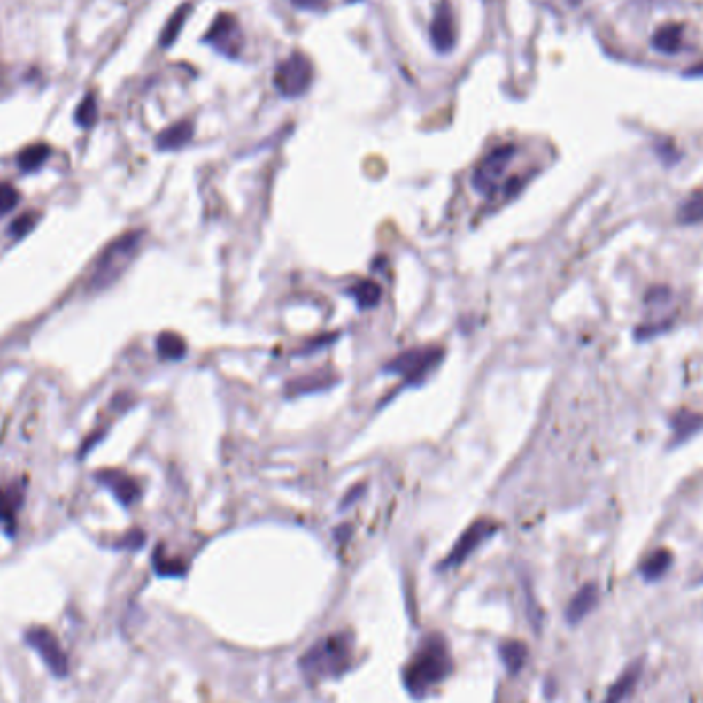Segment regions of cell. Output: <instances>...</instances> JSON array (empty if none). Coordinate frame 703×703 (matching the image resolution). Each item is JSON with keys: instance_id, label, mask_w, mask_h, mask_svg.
<instances>
[{"instance_id": "24", "label": "cell", "mask_w": 703, "mask_h": 703, "mask_svg": "<svg viewBox=\"0 0 703 703\" xmlns=\"http://www.w3.org/2000/svg\"><path fill=\"white\" fill-rule=\"evenodd\" d=\"M185 12H189V6H182V9H179L174 17H171V21L165 25V31H163V37H161L163 48H169L171 43L177 40L179 29H182L183 23H185Z\"/></svg>"}, {"instance_id": "20", "label": "cell", "mask_w": 703, "mask_h": 703, "mask_svg": "<svg viewBox=\"0 0 703 703\" xmlns=\"http://www.w3.org/2000/svg\"><path fill=\"white\" fill-rule=\"evenodd\" d=\"M670 564H673V553L667 552V549H658V552L648 555V560L642 564V576L650 580V583L661 580L667 574Z\"/></svg>"}, {"instance_id": "28", "label": "cell", "mask_w": 703, "mask_h": 703, "mask_svg": "<svg viewBox=\"0 0 703 703\" xmlns=\"http://www.w3.org/2000/svg\"><path fill=\"white\" fill-rule=\"evenodd\" d=\"M34 227H35V214L34 212H25V214L19 216L15 222H12L11 228H9V233H11V236H15V239H21V236L27 235Z\"/></svg>"}, {"instance_id": "9", "label": "cell", "mask_w": 703, "mask_h": 703, "mask_svg": "<svg viewBox=\"0 0 703 703\" xmlns=\"http://www.w3.org/2000/svg\"><path fill=\"white\" fill-rule=\"evenodd\" d=\"M208 43H212V46L219 50V52L227 54V56H236L241 50V29H239V23H236V19L233 15H228V12H222L214 19L212 27L204 37Z\"/></svg>"}, {"instance_id": "15", "label": "cell", "mask_w": 703, "mask_h": 703, "mask_svg": "<svg viewBox=\"0 0 703 703\" xmlns=\"http://www.w3.org/2000/svg\"><path fill=\"white\" fill-rule=\"evenodd\" d=\"M194 136V124L188 120L177 121V124L169 126L167 130H163L157 136V149L158 151H177L185 146Z\"/></svg>"}, {"instance_id": "17", "label": "cell", "mask_w": 703, "mask_h": 703, "mask_svg": "<svg viewBox=\"0 0 703 703\" xmlns=\"http://www.w3.org/2000/svg\"><path fill=\"white\" fill-rule=\"evenodd\" d=\"M500 658L504 662V667L508 668L510 675H519L522 667L527 664V658H529V648L527 644H522L519 640H510V642H504L500 644Z\"/></svg>"}, {"instance_id": "2", "label": "cell", "mask_w": 703, "mask_h": 703, "mask_svg": "<svg viewBox=\"0 0 703 703\" xmlns=\"http://www.w3.org/2000/svg\"><path fill=\"white\" fill-rule=\"evenodd\" d=\"M354 661V637L348 631L317 640L300 656V668L309 679L325 681L342 676Z\"/></svg>"}, {"instance_id": "7", "label": "cell", "mask_w": 703, "mask_h": 703, "mask_svg": "<svg viewBox=\"0 0 703 703\" xmlns=\"http://www.w3.org/2000/svg\"><path fill=\"white\" fill-rule=\"evenodd\" d=\"M440 358H443L440 348H413L393 358L385 367V373L401 375L407 382H418L436 367Z\"/></svg>"}, {"instance_id": "3", "label": "cell", "mask_w": 703, "mask_h": 703, "mask_svg": "<svg viewBox=\"0 0 703 703\" xmlns=\"http://www.w3.org/2000/svg\"><path fill=\"white\" fill-rule=\"evenodd\" d=\"M143 231H127L120 235L118 239H113L107 245L101 255L95 261L91 276H89V290L101 292L110 289L112 284H116L118 280L124 276L127 266L132 264L134 258L138 255L140 243H143Z\"/></svg>"}, {"instance_id": "19", "label": "cell", "mask_w": 703, "mask_h": 703, "mask_svg": "<svg viewBox=\"0 0 703 703\" xmlns=\"http://www.w3.org/2000/svg\"><path fill=\"white\" fill-rule=\"evenodd\" d=\"M348 294L356 300L358 309H373V306L379 305V300L382 297V290L379 284L368 282V280H360L354 286H350Z\"/></svg>"}, {"instance_id": "5", "label": "cell", "mask_w": 703, "mask_h": 703, "mask_svg": "<svg viewBox=\"0 0 703 703\" xmlns=\"http://www.w3.org/2000/svg\"><path fill=\"white\" fill-rule=\"evenodd\" d=\"M313 82V64L309 56L303 52H294L289 58L278 64L274 73V85L282 97L297 99L309 91Z\"/></svg>"}, {"instance_id": "27", "label": "cell", "mask_w": 703, "mask_h": 703, "mask_svg": "<svg viewBox=\"0 0 703 703\" xmlns=\"http://www.w3.org/2000/svg\"><path fill=\"white\" fill-rule=\"evenodd\" d=\"M152 564H155V570L158 576H183L185 568L182 564H175V561L163 560L161 553L157 552L155 558H152Z\"/></svg>"}, {"instance_id": "1", "label": "cell", "mask_w": 703, "mask_h": 703, "mask_svg": "<svg viewBox=\"0 0 703 703\" xmlns=\"http://www.w3.org/2000/svg\"><path fill=\"white\" fill-rule=\"evenodd\" d=\"M452 656L443 634H428L404 668V685L412 698L424 699L452 675Z\"/></svg>"}, {"instance_id": "23", "label": "cell", "mask_w": 703, "mask_h": 703, "mask_svg": "<svg viewBox=\"0 0 703 703\" xmlns=\"http://www.w3.org/2000/svg\"><path fill=\"white\" fill-rule=\"evenodd\" d=\"M676 219H679L681 225H698V222H703V188L693 191V194L681 204Z\"/></svg>"}, {"instance_id": "30", "label": "cell", "mask_w": 703, "mask_h": 703, "mask_svg": "<svg viewBox=\"0 0 703 703\" xmlns=\"http://www.w3.org/2000/svg\"><path fill=\"white\" fill-rule=\"evenodd\" d=\"M348 3H360V0H348Z\"/></svg>"}, {"instance_id": "11", "label": "cell", "mask_w": 703, "mask_h": 703, "mask_svg": "<svg viewBox=\"0 0 703 703\" xmlns=\"http://www.w3.org/2000/svg\"><path fill=\"white\" fill-rule=\"evenodd\" d=\"M95 479L101 485H105L107 490H112V494L118 498V502L121 506H132L134 502L140 498V488L136 483V479L127 475L124 471H116V469H105V471H99Z\"/></svg>"}, {"instance_id": "8", "label": "cell", "mask_w": 703, "mask_h": 703, "mask_svg": "<svg viewBox=\"0 0 703 703\" xmlns=\"http://www.w3.org/2000/svg\"><path fill=\"white\" fill-rule=\"evenodd\" d=\"M498 530V525L494 521L482 519L475 521L473 525L465 530V533L459 537V541L455 543V547L451 549V553L446 555V560L443 561V568H457L461 566L469 555L475 552V549L482 545L483 541H488L491 535Z\"/></svg>"}, {"instance_id": "10", "label": "cell", "mask_w": 703, "mask_h": 703, "mask_svg": "<svg viewBox=\"0 0 703 703\" xmlns=\"http://www.w3.org/2000/svg\"><path fill=\"white\" fill-rule=\"evenodd\" d=\"M430 37H432L434 48H436L440 54L451 52V50L455 48V42H457L455 15H452L449 0H440L436 11H434V19L430 25Z\"/></svg>"}, {"instance_id": "18", "label": "cell", "mask_w": 703, "mask_h": 703, "mask_svg": "<svg viewBox=\"0 0 703 703\" xmlns=\"http://www.w3.org/2000/svg\"><path fill=\"white\" fill-rule=\"evenodd\" d=\"M670 426H673V446H676L685 443V440L691 438L699 428H703V415L691 412L676 413L673 421H670Z\"/></svg>"}, {"instance_id": "26", "label": "cell", "mask_w": 703, "mask_h": 703, "mask_svg": "<svg viewBox=\"0 0 703 703\" xmlns=\"http://www.w3.org/2000/svg\"><path fill=\"white\" fill-rule=\"evenodd\" d=\"M19 191L9 183H0V219L15 210L19 204Z\"/></svg>"}, {"instance_id": "13", "label": "cell", "mask_w": 703, "mask_h": 703, "mask_svg": "<svg viewBox=\"0 0 703 703\" xmlns=\"http://www.w3.org/2000/svg\"><path fill=\"white\" fill-rule=\"evenodd\" d=\"M599 603V588L597 584H586L574 594L566 611V619L570 625H578Z\"/></svg>"}, {"instance_id": "29", "label": "cell", "mask_w": 703, "mask_h": 703, "mask_svg": "<svg viewBox=\"0 0 703 703\" xmlns=\"http://www.w3.org/2000/svg\"><path fill=\"white\" fill-rule=\"evenodd\" d=\"M290 3L303 11H323L329 4V0H290Z\"/></svg>"}, {"instance_id": "16", "label": "cell", "mask_w": 703, "mask_h": 703, "mask_svg": "<svg viewBox=\"0 0 703 703\" xmlns=\"http://www.w3.org/2000/svg\"><path fill=\"white\" fill-rule=\"evenodd\" d=\"M681 43H683V27L675 23L661 25V27L656 29V34L652 35V46L662 54L679 52Z\"/></svg>"}, {"instance_id": "14", "label": "cell", "mask_w": 703, "mask_h": 703, "mask_svg": "<svg viewBox=\"0 0 703 703\" xmlns=\"http://www.w3.org/2000/svg\"><path fill=\"white\" fill-rule=\"evenodd\" d=\"M642 676V661H636L631 662L628 668L623 670L622 676L613 683L609 693H606V698L603 703H623L625 699L630 698L631 693H634V689L637 685V681H640Z\"/></svg>"}, {"instance_id": "25", "label": "cell", "mask_w": 703, "mask_h": 703, "mask_svg": "<svg viewBox=\"0 0 703 703\" xmlns=\"http://www.w3.org/2000/svg\"><path fill=\"white\" fill-rule=\"evenodd\" d=\"M95 120H97V104H95L93 95H87L85 101L79 105V110H76V121L82 127H91Z\"/></svg>"}, {"instance_id": "21", "label": "cell", "mask_w": 703, "mask_h": 703, "mask_svg": "<svg viewBox=\"0 0 703 703\" xmlns=\"http://www.w3.org/2000/svg\"><path fill=\"white\" fill-rule=\"evenodd\" d=\"M157 352L163 360H182L188 352V344L182 336L171 334V331H165L157 337Z\"/></svg>"}, {"instance_id": "6", "label": "cell", "mask_w": 703, "mask_h": 703, "mask_svg": "<svg viewBox=\"0 0 703 703\" xmlns=\"http://www.w3.org/2000/svg\"><path fill=\"white\" fill-rule=\"evenodd\" d=\"M516 155V149L513 144H504L498 146L482 158V163L477 165L475 171H473V188H475L479 194L491 196L500 185V179L506 174L508 165L513 163V158Z\"/></svg>"}, {"instance_id": "22", "label": "cell", "mask_w": 703, "mask_h": 703, "mask_svg": "<svg viewBox=\"0 0 703 703\" xmlns=\"http://www.w3.org/2000/svg\"><path fill=\"white\" fill-rule=\"evenodd\" d=\"M50 157V146L46 144H31L27 149H23L17 157L19 169L29 174V171H37Z\"/></svg>"}, {"instance_id": "12", "label": "cell", "mask_w": 703, "mask_h": 703, "mask_svg": "<svg viewBox=\"0 0 703 703\" xmlns=\"http://www.w3.org/2000/svg\"><path fill=\"white\" fill-rule=\"evenodd\" d=\"M23 506V488L4 490L0 488V529L4 530V535H17V514Z\"/></svg>"}, {"instance_id": "4", "label": "cell", "mask_w": 703, "mask_h": 703, "mask_svg": "<svg viewBox=\"0 0 703 703\" xmlns=\"http://www.w3.org/2000/svg\"><path fill=\"white\" fill-rule=\"evenodd\" d=\"M23 642L40 654L42 662L46 664L50 675L56 679H66L70 675L68 654L52 630L43 628V625H31L29 630H25Z\"/></svg>"}]
</instances>
